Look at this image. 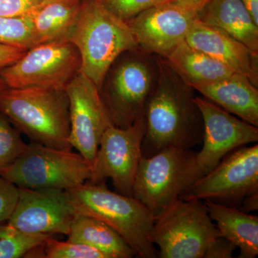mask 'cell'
<instances>
[{
    "label": "cell",
    "instance_id": "3",
    "mask_svg": "<svg viewBox=\"0 0 258 258\" xmlns=\"http://www.w3.org/2000/svg\"><path fill=\"white\" fill-rule=\"evenodd\" d=\"M0 112L33 143L71 150L66 89L0 87Z\"/></svg>",
    "mask_w": 258,
    "mask_h": 258
},
{
    "label": "cell",
    "instance_id": "29",
    "mask_svg": "<svg viewBox=\"0 0 258 258\" xmlns=\"http://www.w3.org/2000/svg\"><path fill=\"white\" fill-rule=\"evenodd\" d=\"M44 0H0V17H29Z\"/></svg>",
    "mask_w": 258,
    "mask_h": 258
},
{
    "label": "cell",
    "instance_id": "26",
    "mask_svg": "<svg viewBox=\"0 0 258 258\" xmlns=\"http://www.w3.org/2000/svg\"><path fill=\"white\" fill-rule=\"evenodd\" d=\"M26 147L18 131L0 112V171L13 164Z\"/></svg>",
    "mask_w": 258,
    "mask_h": 258
},
{
    "label": "cell",
    "instance_id": "2",
    "mask_svg": "<svg viewBox=\"0 0 258 258\" xmlns=\"http://www.w3.org/2000/svg\"><path fill=\"white\" fill-rule=\"evenodd\" d=\"M81 56V72L101 87L107 71L126 51L139 50L132 29L99 0H83L67 36Z\"/></svg>",
    "mask_w": 258,
    "mask_h": 258
},
{
    "label": "cell",
    "instance_id": "5",
    "mask_svg": "<svg viewBox=\"0 0 258 258\" xmlns=\"http://www.w3.org/2000/svg\"><path fill=\"white\" fill-rule=\"evenodd\" d=\"M157 76V56L140 49L126 51L113 62L99 90L113 125L127 128L144 117Z\"/></svg>",
    "mask_w": 258,
    "mask_h": 258
},
{
    "label": "cell",
    "instance_id": "1",
    "mask_svg": "<svg viewBox=\"0 0 258 258\" xmlns=\"http://www.w3.org/2000/svg\"><path fill=\"white\" fill-rule=\"evenodd\" d=\"M157 57L158 76L146 106L147 123L142 157H149L166 148L192 149L203 143L204 123L195 101V90Z\"/></svg>",
    "mask_w": 258,
    "mask_h": 258
},
{
    "label": "cell",
    "instance_id": "20",
    "mask_svg": "<svg viewBox=\"0 0 258 258\" xmlns=\"http://www.w3.org/2000/svg\"><path fill=\"white\" fill-rule=\"evenodd\" d=\"M210 217L216 222L220 237L240 249V258H254L258 254V216L237 208L207 200Z\"/></svg>",
    "mask_w": 258,
    "mask_h": 258
},
{
    "label": "cell",
    "instance_id": "30",
    "mask_svg": "<svg viewBox=\"0 0 258 258\" xmlns=\"http://www.w3.org/2000/svg\"><path fill=\"white\" fill-rule=\"evenodd\" d=\"M236 249L235 244L220 236L210 243L204 258H231Z\"/></svg>",
    "mask_w": 258,
    "mask_h": 258
},
{
    "label": "cell",
    "instance_id": "21",
    "mask_svg": "<svg viewBox=\"0 0 258 258\" xmlns=\"http://www.w3.org/2000/svg\"><path fill=\"white\" fill-rule=\"evenodd\" d=\"M82 1L44 0L28 17L31 23L35 45L67 39Z\"/></svg>",
    "mask_w": 258,
    "mask_h": 258
},
{
    "label": "cell",
    "instance_id": "18",
    "mask_svg": "<svg viewBox=\"0 0 258 258\" xmlns=\"http://www.w3.org/2000/svg\"><path fill=\"white\" fill-rule=\"evenodd\" d=\"M163 58L169 67L194 89L237 74L212 56L191 47L186 40Z\"/></svg>",
    "mask_w": 258,
    "mask_h": 258
},
{
    "label": "cell",
    "instance_id": "14",
    "mask_svg": "<svg viewBox=\"0 0 258 258\" xmlns=\"http://www.w3.org/2000/svg\"><path fill=\"white\" fill-rule=\"evenodd\" d=\"M76 215L67 190L19 187L16 206L7 223L26 233L68 235Z\"/></svg>",
    "mask_w": 258,
    "mask_h": 258
},
{
    "label": "cell",
    "instance_id": "10",
    "mask_svg": "<svg viewBox=\"0 0 258 258\" xmlns=\"http://www.w3.org/2000/svg\"><path fill=\"white\" fill-rule=\"evenodd\" d=\"M258 192V145L238 148L210 172L191 183L180 195L183 200L213 202L237 208L246 197Z\"/></svg>",
    "mask_w": 258,
    "mask_h": 258
},
{
    "label": "cell",
    "instance_id": "13",
    "mask_svg": "<svg viewBox=\"0 0 258 258\" xmlns=\"http://www.w3.org/2000/svg\"><path fill=\"white\" fill-rule=\"evenodd\" d=\"M69 101V143L92 166L103 132L113 125L99 90L79 72L66 88Z\"/></svg>",
    "mask_w": 258,
    "mask_h": 258
},
{
    "label": "cell",
    "instance_id": "6",
    "mask_svg": "<svg viewBox=\"0 0 258 258\" xmlns=\"http://www.w3.org/2000/svg\"><path fill=\"white\" fill-rule=\"evenodd\" d=\"M220 237L203 200L178 199L156 218L151 241L161 258H203Z\"/></svg>",
    "mask_w": 258,
    "mask_h": 258
},
{
    "label": "cell",
    "instance_id": "11",
    "mask_svg": "<svg viewBox=\"0 0 258 258\" xmlns=\"http://www.w3.org/2000/svg\"><path fill=\"white\" fill-rule=\"evenodd\" d=\"M146 129L144 117L127 128L108 127L100 141L88 181L97 184L111 179L117 192L132 197Z\"/></svg>",
    "mask_w": 258,
    "mask_h": 258
},
{
    "label": "cell",
    "instance_id": "31",
    "mask_svg": "<svg viewBox=\"0 0 258 258\" xmlns=\"http://www.w3.org/2000/svg\"><path fill=\"white\" fill-rule=\"evenodd\" d=\"M27 50L21 47L0 44V71L21 58Z\"/></svg>",
    "mask_w": 258,
    "mask_h": 258
},
{
    "label": "cell",
    "instance_id": "8",
    "mask_svg": "<svg viewBox=\"0 0 258 258\" xmlns=\"http://www.w3.org/2000/svg\"><path fill=\"white\" fill-rule=\"evenodd\" d=\"M195 162L196 152L181 148H166L151 157H142L132 197L157 218L195 181Z\"/></svg>",
    "mask_w": 258,
    "mask_h": 258
},
{
    "label": "cell",
    "instance_id": "16",
    "mask_svg": "<svg viewBox=\"0 0 258 258\" xmlns=\"http://www.w3.org/2000/svg\"><path fill=\"white\" fill-rule=\"evenodd\" d=\"M185 40L191 47L245 76L258 88V53L235 37L197 19Z\"/></svg>",
    "mask_w": 258,
    "mask_h": 258
},
{
    "label": "cell",
    "instance_id": "33",
    "mask_svg": "<svg viewBox=\"0 0 258 258\" xmlns=\"http://www.w3.org/2000/svg\"><path fill=\"white\" fill-rule=\"evenodd\" d=\"M241 210L248 212L258 210V192L246 197L241 203Z\"/></svg>",
    "mask_w": 258,
    "mask_h": 258
},
{
    "label": "cell",
    "instance_id": "25",
    "mask_svg": "<svg viewBox=\"0 0 258 258\" xmlns=\"http://www.w3.org/2000/svg\"><path fill=\"white\" fill-rule=\"evenodd\" d=\"M0 44L29 50L35 38L28 17H0Z\"/></svg>",
    "mask_w": 258,
    "mask_h": 258
},
{
    "label": "cell",
    "instance_id": "17",
    "mask_svg": "<svg viewBox=\"0 0 258 258\" xmlns=\"http://www.w3.org/2000/svg\"><path fill=\"white\" fill-rule=\"evenodd\" d=\"M195 90L222 109L258 127V88L245 76L237 74Z\"/></svg>",
    "mask_w": 258,
    "mask_h": 258
},
{
    "label": "cell",
    "instance_id": "35",
    "mask_svg": "<svg viewBox=\"0 0 258 258\" xmlns=\"http://www.w3.org/2000/svg\"><path fill=\"white\" fill-rule=\"evenodd\" d=\"M1 86H2V85H1V84H0V87H1Z\"/></svg>",
    "mask_w": 258,
    "mask_h": 258
},
{
    "label": "cell",
    "instance_id": "7",
    "mask_svg": "<svg viewBox=\"0 0 258 258\" xmlns=\"http://www.w3.org/2000/svg\"><path fill=\"white\" fill-rule=\"evenodd\" d=\"M91 166L79 153L42 144H27L23 154L0 175L20 188L69 190L89 180Z\"/></svg>",
    "mask_w": 258,
    "mask_h": 258
},
{
    "label": "cell",
    "instance_id": "32",
    "mask_svg": "<svg viewBox=\"0 0 258 258\" xmlns=\"http://www.w3.org/2000/svg\"><path fill=\"white\" fill-rule=\"evenodd\" d=\"M169 1L174 2L189 8V9L200 13V12L210 3L211 0H169Z\"/></svg>",
    "mask_w": 258,
    "mask_h": 258
},
{
    "label": "cell",
    "instance_id": "28",
    "mask_svg": "<svg viewBox=\"0 0 258 258\" xmlns=\"http://www.w3.org/2000/svg\"><path fill=\"white\" fill-rule=\"evenodd\" d=\"M18 197V186L0 175V224L9 220L16 206Z\"/></svg>",
    "mask_w": 258,
    "mask_h": 258
},
{
    "label": "cell",
    "instance_id": "9",
    "mask_svg": "<svg viewBox=\"0 0 258 258\" xmlns=\"http://www.w3.org/2000/svg\"><path fill=\"white\" fill-rule=\"evenodd\" d=\"M79 50L68 39L38 44L0 71V84L13 88L66 89L79 72Z\"/></svg>",
    "mask_w": 258,
    "mask_h": 258
},
{
    "label": "cell",
    "instance_id": "4",
    "mask_svg": "<svg viewBox=\"0 0 258 258\" xmlns=\"http://www.w3.org/2000/svg\"><path fill=\"white\" fill-rule=\"evenodd\" d=\"M69 191L77 214L94 217L111 227L132 247L136 257H158L151 241L155 217L138 200L113 192L105 182L87 181Z\"/></svg>",
    "mask_w": 258,
    "mask_h": 258
},
{
    "label": "cell",
    "instance_id": "12",
    "mask_svg": "<svg viewBox=\"0 0 258 258\" xmlns=\"http://www.w3.org/2000/svg\"><path fill=\"white\" fill-rule=\"evenodd\" d=\"M204 123L203 148L196 152L195 181L238 148L256 143L258 127L236 117L204 97L195 96Z\"/></svg>",
    "mask_w": 258,
    "mask_h": 258
},
{
    "label": "cell",
    "instance_id": "15",
    "mask_svg": "<svg viewBox=\"0 0 258 258\" xmlns=\"http://www.w3.org/2000/svg\"><path fill=\"white\" fill-rule=\"evenodd\" d=\"M198 17L197 12L168 1L142 12L126 23L141 50L165 57L185 41Z\"/></svg>",
    "mask_w": 258,
    "mask_h": 258
},
{
    "label": "cell",
    "instance_id": "34",
    "mask_svg": "<svg viewBox=\"0 0 258 258\" xmlns=\"http://www.w3.org/2000/svg\"><path fill=\"white\" fill-rule=\"evenodd\" d=\"M240 1L248 10L249 14L253 18L254 23L258 25V0H240Z\"/></svg>",
    "mask_w": 258,
    "mask_h": 258
},
{
    "label": "cell",
    "instance_id": "23",
    "mask_svg": "<svg viewBox=\"0 0 258 258\" xmlns=\"http://www.w3.org/2000/svg\"><path fill=\"white\" fill-rule=\"evenodd\" d=\"M52 235L26 233L9 224H0V258L28 257Z\"/></svg>",
    "mask_w": 258,
    "mask_h": 258
},
{
    "label": "cell",
    "instance_id": "19",
    "mask_svg": "<svg viewBox=\"0 0 258 258\" xmlns=\"http://www.w3.org/2000/svg\"><path fill=\"white\" fill-rule=\"evenodd\" d=\"M198 19L227 32L258 53V25L240 0H211Z\"/></svg>",
    "mask_w": 258,
    "mask_h": 258
},
{
    "label": "cell",
    "instance_id": "27",
    "mask_svg": "<svg viewBox=\"0 0 258 258\" xmlns=\"http://www.w3.org/2000/svg\"><path fill=\"white\" fill-rule=\"evenodd\" d=\"M108 11L123 21H128L155 5L169 0H99Z\"/></svg>",
    "mask_w": 258,
    "mask_h": 258
},
{
    "label": "cell",
    "instance_id": "22",
    "mask_svg": "<svg viewBox=\"0 0 258 258\" xmlns=\"http://www.w3.org/2000/svg\"><path fill=\"white\" fill-rule=\"evenodd\" d=\"M68 236V240L91 246L106 258L136 257L133 249L119 234L93 217L77 214Z\"/></svg>",
    "mask_w": 258,
    "mask_h": 258
},
{
    "label": "cell",
    "instance_id": "24",
    "mask_svg": "<svg viewBox=\"0 0 258 258\" xmlns=\"http://www.w3.org/2000/svg\"><path fill=\"white\" fill-rule=\"evenodd\" d=\"M46 258H106L91 246L73 241H59L50 236L42 245L34 249L30 257Z\"/></svg>",
    "mask_w": 258,
    "mask_h": 258
}]
</instances>
